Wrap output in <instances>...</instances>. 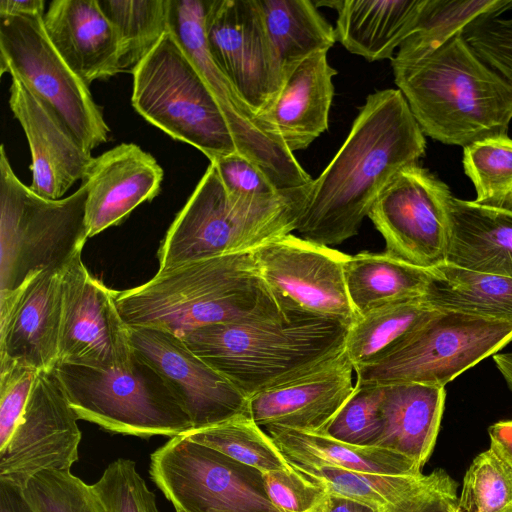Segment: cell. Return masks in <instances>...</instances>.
I'll list each match as a JSON object with an SVG mask.
<instances>
[{
  "mask_svg": "<svg viewBox=\"0 0 512 512\" xmlns=\"http://www.w3.org/2000/svg\"><path fill=\"white\" fill-rule=\"evenodd\" d=\"M425 151V135L401 91L369 94L347 138L313 179L296 231L329 247L357 235L395 175L418 164Z\"/></svg>",
  "mask_w": 512,
  "mask_h": 512,
  "instance_id": "cell-1",
  "label": "cell"
},
{
  "mask_svg": "<svg viewBox=\"0 0 512 512\" xmlns=\"http://www.w3.org/2000/svg\"><path fill=\"white\" fill-rule=\"evenodd\" d=\"M128 327H151L182 338L201 327L284 319L252 252L189 262L148 282L115 291Z\"/></svg>",
  "mask_w": 512,
  "mask_h": 512,
  "instance_id": "cell-2",
  "label": "cell"
},
{
  "mask_svg": "<svg viewBox=\"0 0 512 512\" xmlns=\"http://www.w3.org/2000/svg\"><path fill=\"white\" fill-rule=\"evenodd\" d=\"M391 66L424 135L463 148L507 135L512 87L477 56L463 33L421 58L392 59Z\"/></svg>",
  "mask_w": 512,
  "mask_h": 512,
  "instance_id": "cell-3",
  "label": "cell"
},
{
  "mask_svg": "<svg viewBox=\"0 0 512 512\" xmlns=\"http://www.w3.org/2000/svg\"><path fill=\"white\" fill-rule=\"evenodd\" d=\"M349 329L324 318L277 319L205 326L182 339L249 399L336 359Z\"/></svg>",
  "mask_w": 512,
  "mask_h": 512,
  "instance_id": "cell-4",
  "label": "cell"
},
{
  "mask_svg": "<svg viewBox=\"0 0 512 512\" xmlns=\"http://www.w3.org/2000/svg\"><path fill=\"white\" fill-rule=\"evenodd\" d=\"M311 183L268 198H242L223 186L210 163L158 250L159 269L253 252L296 230Z\"/></svg>",
  "mask_w": 512,
  "mask_h": 512,
  "instance_id": "cell-5",
  "label": "cell"
},
{
  "mask_svg": "<svg viewBox=\"0 0 512 512\" xmlns=\"http://www.w3.org/2000/svg\"><path fill=\"white\" fill-rule=\"evenodd\" d=\"M87 195L84 184L58 200L37 195L16 176L1 146L0 294L42 271L62 272L82 253Z\"/></svg>",
  "mask_w": 512,
  "mask_h": 512,
  "instance_id": "cell-6",
  "label": "cell"
},
{
  "mask_svg": "<svg viewBox=\"0 0 512 512\" xmlns=\"http://www.w3.org/2000/svg\"><path fill=\"white\" fill-rule=\"evenodd\" d=\"M132 74V105L148 122L210 162L238 152L219 104L170 29Z\"/></svg>",
  "mask_w": 512,
  "mask_h": 512,
  "instance_id": "cell-7",
  "label": "cell"
},
{
  "mask_svg": "<svg viewBox=\"0 0 512 512\" xmlns=\"http://www.w3.org/2000/svg\"><path fill=\"white\" fill-rule=\"evenodd\" d=\"M55 372L79 419L111 433L172 438L192 429L164 379L135 353L122 367L59 363Z\"/></svg>",
  "mask_w": 512,
  "mask_h": 512,
  "instance_id": "cell-8",
  "label": "cell"
},
{
  "mask_svg": "<svg viewBox=\"0 0 512 512\" xmlns=\"http://www.w3.org/2000/svg\"><path fill=\"white\" fill-rule=\"evenodd\" d=\"M512 341V323L435 310L391 354L355 370L357 382L445 387Z\"/></svg>",
  "mask_w": 512,
  "mask_h": 512,
  "instance_id": "cell-9",
  "label": "cell"
},
{
  "mask_svg": "<svg viewBox=\"0 0 512 512\" xmlns=\"http://www.w3.org/2000/svg\"><path fill=\"white\" fill-rule=\"evenodd\" d=\"M149 475L176 512H279L261 471L181 435L151 454Z\"/></svg>",
  "mask_w": 512,
  "mask_h": 512,
  "instance_id": "cell-10",
  "label": "cell"
},
{
  "mask_svg": "<svg viewBox=\"0 0 512 512\" xmlns=\"http://www.w3.org/2000/svg\"><path fill=\"white\" fill-rule=\"evenodd\" d=\"M43 15H0L1 74L18 78L49 104L85 149L108 141L110 129L87 85L50 42Z\"/></svg>",
  "mask_w": 512,
  "mask_h": 512,
  "instance_id": "cell-11",
  "label": "cell"
},
{
  "mask_svg": "<svg viewBox=\"0 0 512 512\" xmlns=\"http://www.w3.org/2000/svg\"><path fill=\"white\" fill-rule=\"evenodd\" d=\"M252 254L286 321L324 318L351 327L360 318L345 282L344 267L350 255L292 233L267 242Z\"/></svg>",
  "mask_w": 512,
  "mask_h": 512,
  "instance_id": "cell-12",
  "label": "cell"
},
{
  "mask_svg": "<svg viewBox=\"0 0 512 512\" xmlns=\"http://www.w3.org/2000/svg\"><path fill=\"white\" fill-rule=\"evenodd\" d=\"M207 0H171L169 29L219 104L238 152L255 163L279 190L312 183L292 152L270 135L236 88L215 63L206 44L204 17Z\"/></svg>",
  "mask_w": 512,
  "mask_h": 512,
  "instance_id": "cell-13",
  "label": "cell"
},
{
  "mask_svg": "<svg viewBox=\"0 0 512 512\" xmlns=\"http://www.w3.org/2000/svg\"><path fill=\"white\" fill-rule=\"evenodd\" d=\"M451 196L443 181L418 164L399 171L368 215L385 241L384 253L423 269L444 263Z\"/></svg>",
  "mask_w": 512,
  "mask_h": 512,
  "instance_id": "cell-14",
  "label": "cell"
},
{
  "mask_svg": "<svg viewBox=\"0 0 512 512\" xmlns=\"http://www.w3.org/2000/svg\"><path fill=\"white\" fill-rule=\"evenodd\" d=\"M204 35L215 63L257 116L284 81L258 0H207Z\"/></svg>",
  "mask_w": 512,
  "mask_h": 512,
  "instance_id": "cell-15",
  "label": "cell"
},
{
  "mask_svg": "<svg viewBox=\"0 0 512 512\" xmlns=\"http://www.w3.org/2000/svg\"><path fill=\"white\" fill-rule=\"evenodd\" d=\"M78 420L55 369L40 371L12 436L0 449V482L23 490L40 472L70 471L79 459Z\"/></svg>",
  "mask_w": 512,
  "mask_h": 512,
  "instance_id": "cell-16",
  "label": "cell"
},
{
  "mask_svg": "<svg viewBox=\"0 0 512 512\" xmlns=\"http://www.w3.org/2000/svg\"><path fill=\"white\" fill-rule=\"evenodd\" d=\"M58 364L108 369L134 354L115 291L92 276L77 255L63 270Z\"/></svg>",
  "mask_w": 512,
  "mask_h": 512,
  "instance_id": "cell-17",
  "label": "cell"
},
{
  "mask_svg": "<svg viewBox=\"0 0 512 512\" xmlns=\"http://www.w3.org/2000/svg\"><path fill=\"white\" fill-rule=\"evenodd\" d=\"M128 332L134 353L164 379L192 429L250 414L249 399L190 350L182 338L151 327H128Z\"/></svg>",
  "mask_w": 512,
  "mask_h": 512,
  "instance_id": "cell-18",
  "label": "cell"
},
{
  "mask_svg": "<svg viewBox=\"0 0 512 512\" xmlns=\"http://www.w3.org/2000/svg\"><path fill=\"white\" fill-rule=\"evenodd\" d=\"M62 272L42 271L0 294V363L13 362L38 372L56 368Z\"/></svg>",
  "mask_w": 512,
  "mask_h": 512,
  "instance_id": "cell-19",
  "label": "cell"
},
{
  "mask_svg": "<svg viewBox=\"0 0 512 512\" xmlns=\"http://www.w3.org/2000/svg\"><path fill=\"white\" fill-rule=\"evenodd\" d=\"M9 106L29 143L32 163L30 189L58 200L78 180L83 181L93 160L55 110L12 77Z\"/></svg>",
  "mask_w": 512,
  "mask_h": 512,
  "instance_id": "cell-20",
  "label": "cell"
},
{
  "mask_svg": "<svg viewBox=\"0 0 512 512\" xmlns=\"http://www.w3.org/2000/svg\"><path fill=\"white\" fill-rule=\"evenodd\" d=\"M353 371L344 351L310 374L249 398L250 416L260 427L325 434L354 390Z\"/></svg>",
  "mask_w": 512,
  "mask_h": 512,
  "instance_id": "cell-21",
  "label": "cell"
},
{
  "mask_svg": "<svg viewBox=\"0 0 512 512\" xmlns=\"http://www.w3.org/2000/svg\"><path fill=\"white\" fill-rule=\"evenodd\" d=\"M163 169L133 143H122L93 158L82 184L87 188L88 238L120 224L161 190Z\"/></svg>",
  "mask_w": 512,
  "mask_h": 512,
  "instance_id": "cell-22",
  "label": "cell"
},
{
  "mask_svg": "<svg viewBox=\"0 0 512 512\" xmlns=\"http://www.w3.org/2000/svg\"><path fill=\"white\" fill-rule=\"evenodd\" d=\"M336 74L326 51L310 55L286 75L279 92L257 114L266 131L293 154L328 129Z\"/></svg>",
  "mask_w": 512,
  "mask_h": 512,
  "instance_id": "cell-23",
  "label": "cell"
},
{
  "mask_svg": "<svg viewBox=\"0 0 512 512\" xmlns=\"http://www.w3.org/2000/svg\"><path fill=\"white\" fill-rule=\"evenodd\" d=\"M288 464L327 492L357 500L376 512H434L457 488L442 469L430 474L386 475Z\"/></svg>",
  "mask_w": 512,
  "mask_h": 512,
  "instance_id": "cell-24",
  "label": "cell"
},
{
  "mask_svg": "<svg viewBox=\"0 0 512 512\" xmlns=\"http://www.w3.org/2000/svg\"><path fill=\"white\" fill-rule=\"evenodd\" d=\"M43 26L59 55L87 85L121 72L118 35L97 0H54Z\"/></svg>",
  "mask_w": 512,
  "mask_h": 512,
  "instance_id": "cell-25",
  "label": "cell"
},
{
  "mask_svg": "<svg viewBox=\"0 0 512 512\" xmlns=\"http://www.w3.org/2000/svg\"><path fill=\"white\" fill-rule=\"evenodd\" d=\"M445 263L512 277V211L452 195Z\"/></svg>",
  "mask_w": 512,
  "mask_h": 512,
  "instance_id": "cell-26",
  "label": "cell"
},
{
  "mask_svg": "<svg viewBox=\"0 0 512 512\" xmlns=\"http://www.w3.org/2000/svg\"><path fill=\"white\" fill-rule=\"evenodd\" d=\"M425 0L315 2L337 12L336 41L369 62L390 59L414 30ZM397 52V51H396Z\"/></svg>",
  "mask_w": 512,
  "mask_h": 512,
  "instance_id": "cell-27",
  "label": "cell"
},
{
  "mask_svg": "<svg viewBox=\"0 0 512 512\" xmlns=\"http://www.w3.org/2000/svg\"><path fill=\"white\" fill-rule=\"evenodd\" d=\"M384 386L383 430L376 447L399 453L422 469L439 433L445 387L417 383Z\"/></svg>",
  "mask_w": 512,
  "mask_h": 512,
  "instance_id": "cell-28",
  "label": "cell"
},
{
  "mask_svg": "<svg viewBox=\"0 0 512 512\" xmlns=\"http://www.w3.org/2000/svg\"><path fill=\"white\" fill-rule=\"evenodd\" d=\"M266 431L286 461L291 464L386 475L422 473L409 458L381 447L353 445L326 434L308 433L280 426H268Z\"/></svg>",
  "mask_w": 512,
  "mask_h": 512,
  "instance_id": "cell-29",
  "label": "cell"
},
{
  "mask_svg": "<svg viewBox=\"0 0 512 512\" xmlns=\"http://www.w3.org/2000/svg\"><path fill=\"white\" fill-rule=\"evenodd\" d=\"M430 270L431 279L421 297L428 308L512 323V277L445 262Z\"/></svg>",
  "mask_w": 512,
  "mask_h": 512,
  "instance_id": "cell-30",
  "label": "cell"
},
{
  "mask_svg": "<svg viewBox=\"0 0 512 512\" xmlns=\"http://www.w3.org/2000/svg\"><path fill=\"white\" fill-rule=\"evenodd\" d=\"M344 274L349 298L359 317L385 305L421 298L431 279L430 269L385 253L349 256Z\"/></svg>",
  "mask_w": 512,
  "mask_h": 512,
  "instance_id": "cell-31",
  "label": "cell"
},
{
  "mask_svg": "<svg viewBox=\"0 0 512 512\" xmlns=\"http://www.w3.org/2000/svg\"><path fill=\"white\" fill-rule=\"evenodd\" d=\"M283 76L336 42L335 29L310 0H258Z\"/></svg>",
  "mask_w": 512,
  "mask_h": 512,
  "instance_id": "cell-32",
  "label": "cell"
},
{
  "mask_svg": "<svg viewBox=\"0 0 512 512\" xmlns=\"http://www.w3.org/2000/svg\"><path fill=\"white\" fill-rule=\"evenodd\" d=\"M434 311L418 298L385 305L361 316L350 327L345 347L354 370L391 354Z\"/></svg>",
  "mask_w": 512,
  "mask_h": 512,
  "instance_id": "cell-33",
  "label": "cell"
},
{
  "mask_svg": "<svg viewBox=\"0 0 512 512\" xmlns=\"http://www.w3.org/2000/svg\"><path fill=\"white\" fill-rule=\"evenodd\" d=\"M117 32L120 70L133 72L169 31L171 0H97Z\"/></svg>",
  "mask_w": 512,
  "mask_h": 512,
  "instance_id": "cell-34",
  "label": "cell"
},
{
  "mask_svg": "<svg viewBox=\"0 0 512 512\" xmlns=\"http://www.w3.org/2000/svg\"><path fill=\"white\" fill-rule=\"evenodd\" d=\"M508 0H425L417 24L393 59L409 61L432 53L480 16L496 11Z\"/></svg>",
  "mask_w": 512,
  "mask_h": 512,
  "instance_id": "cell-35",
  "label": "cell"
},
{
  "mask_svg": "<svg viewBox=\"0 0 512 512\" xmlns=\"http://www.w3.org/2000/svg\"><path fill=\"white\" fill-rule=\"evenodd\" d=\"M181 436L213 448L262 473L290 468L270 435L261 429L250 414H240L212 426L190 429Z\"/></svg>",
  "mask_w": 512,
  "mask_h": 512,
  "instance_id": "cell-36",
  "label": "cell"
},
{
  "mask_svg": "<svg viewBox=\"0 0 512 512\" xmlns=\"http://www.w3.org/2000/svg\"><path fill=\"white\" fill-rule=\"evenodd\" d=\"M462 164L476 191L474 201L504 208L512 198V138L489 137L464 147Z\"/></svg>",
  "mask_w": 512,
  "mask_h": 512,
  "instance_id": "cell-37",
  "label": "cell"
},
{
  "mask_svg": "<svg viewBox=\"0 0 512 512\" xmlns=\"http://www.w3.org/2000/svg\"><path fill=\"white\" fill-rule=\"evenodd\" d=\"M458 512H512V471L488 448L467 469Z\"/></svg>",
  "mask_w": 512,
  "mask_h": 512,
  "instance_id": "cell-38",
  "label": "cell"
},
{
  "mask_svg": "<svg viewBox=\"0 0 512 512\" xmlns=\"http://www.w3.org/2000/svg\"><path fill=\"white\" fill-rule=\"evenodd\" d=\"M384 392V385L356 382L325 434L349 444L376 447L383 430Z\"/></svg>",
  "mask_w": 512,
  "mask_h": 512,
  "instance_id": "cell-39",
  "label": "cell"
},
{
  "mask_svg": "<svg viewBox=\"0 0 512 512\" xmlns=\"http://www.w3.org/2000/svg\"><path fill=\"white\" fill-rule=\"evenodd\" d=\"M23 494L34 512H104L92 485L70 471L40 472L29 480Z\"/></svg>",
  "mask_w": 512,
  "mask_h": 512,
  "instance_id": "cell-40",
  "label": "cell"
},
{
  "mask_svg": "<svg viewBox=\"0 0 512 512\" xmlns=\"http://www.w3.org/2000/svg\"><path fill=\"white\" fill-rule=\"evenodd\" d=\"M463 36L477 56L512 87V0L477 18Z\"/></svg>",
  "mask_w": 512,
  "mask_h": 512,
  "instance_id": "cell-41",
  "label": "cell"
},
{
  "mask_svg": "<svg viewBox=\"0 0 512 512\" xmlns=\"http://www.w3.org/2000/svg\"><path fill=\"white\" fill-rule=\"evenodd\" d=\"M104 512H160L133 460L118 458L92 484Z\"/></svg>",
  "mask_w": 512,
  "mask_h": 512,
  "instance_id": "cell-42",
  "label": "cell"
},
{
  "mask_svg": "<svg viewBox=\"0 0 512 512\" xmlns=\"http://www.w3.org/2000/svg\"><path fill=\"white\" fill-rule=\"evenodd\" d=\"M263 480L266 493L279 512H314L328 493L291 466L263 473Z\"/></svg>",
  "mask_w": 512,
  "mask_h": 512,
  "instance_id": "cell-43",
  "label": "cell"
},
{
  "mask_svg": "<svg viewBox=\"0 0 512 512\" xmlns=\"http://www.w3.org/2000/svg\"><path fill=\"white\" fill-rule=\"evenodd\" d=\"M38 373L21 364L0 363V449L13 434Z\"/></svg>",
  "mask_w": 512,
  "mask_h": 512,
  "instance_id": "cell-44",
  "label": "cell"
},
{
  "mask_svg": "<svg viewBox=\"0 0 512 512\" xmlns=\"http://www.w3.org/2000/svg\"><path fill=\"white\" fill-rule=\"evenodd\" d=\"M225 189L242 198H268L280 191L255 163L234 152L211 161Z\"/></svg>",
  "mask_w": 512,
  "mask_h": 512,
  "instance_id": "cell-45",
  "label": "cell"
},
{
  "mask_svg": "<svg viewBox=\"0 0 512 512\" xmlns=\"http://www.w3.org/2000/svg\"><path fill=\"white\" fill-rule=\"evenodd\" d=\"M490 449L501 458L512 471V420L494 423L488 429Z\"/></svg>",
  "mask_w": 512,
  "mask_h": 512,
  "instance_id": "cell-46",
  "label": "cell"
},
{
  "mask_svg": "<svg viewBox=\"0 0 512 512\" xmlns=\"http://www.w3.org/2000/svg\"><path fill=\"white\" fill-rule=\"evenodd\" d=\"M314 512H376L370 506L357 500L334 494L327 493L324 500L314 510Z\"/></svg>",
  "mask_w": 512,
  "mask_h": 512,
  "instance_id": "cell-47",
  "label": "cell"
},
{
  "mask_svg": "<svg viewBox=\"0 0 512 512\" xmlns=\"http://www.w3.org/2000/svg\"><path fill=\"white\" fill-rule=\"evenodd\" d=\"M0 512H34L24 497L23 490L0 482Z\"/></svg>",
  "mask_w": 512,
  "mask_h": 512,
  "instance_id": "cell-48",
  "label": "cell"
},
{
  "mask_svg": "<svg viewBox=\"0 0 512 512\" xmlns=\"http://www.w3.org/2000/svg\"><path fill=\"white\" fill-rule=\"evenodd\" d=\"M43 0H1L0 15L34 16L43 14Z\"/></svg>",
  "mask_w": 512,
  "mask_h": 512,
  "instance_id": "cell-49",
  "label": "cell"
},
{
  "mask_svg": "<svg viewBox=\"0 0 512 512\" xmlns=\"http://www.w3.org/2000/svg\"><path fill=\"white\" fill-rule=\"evenodd\" d=\"M494 363L512 392V352L497 353L493 356Z\"/></svg>",
  "mask_w": 512,
  "mask_h": 512,
  "instance_id": "cell-50",
  "label": "cell"
},
{
  "mask_svg": "<svg viewBox=\"0 0 512 512\" xmlns=\"http://www.w3.org/2000/svg\"><path fill=\"white\" fill-rule=\"evenodd\" d=\"M457 493L448 497L434 512H457Z\"/></svg>",
  "mask_w": 512,
  "mask_h": 512,
  "instance_id": "cell-51",
  "label": "cell"
},
{
  "mask_svg": "<svg viewBox=\"0 0 512 512\" xmlns=\"http://www.w3.org/2000/svg\"><path fill=\"white\" fill-rule=\"evenodd\" d=\"M504 209H508L510 211H512V198L510 199V201L506 204V206L504 207Z\"/></svg>",
  "mask_w": 512,
  "mask_h": 512,
  "instance_id": "cell-52",
  "label": "cell"
},
{
  "mask_svg": "<svg viewBox=\"0 0 512 512\" xmlns=\"http://www.w3.org/2000/svg\"><path fill=\"white\" fill-rule=\"evenodd\" d=\"M457 512H458V510H457Z\"/></svg>",
  "mask_w": 512,
  "mask_h": 512,
  "instance_id": "cell-53",
  "label": "cell"
}]
</instances>
